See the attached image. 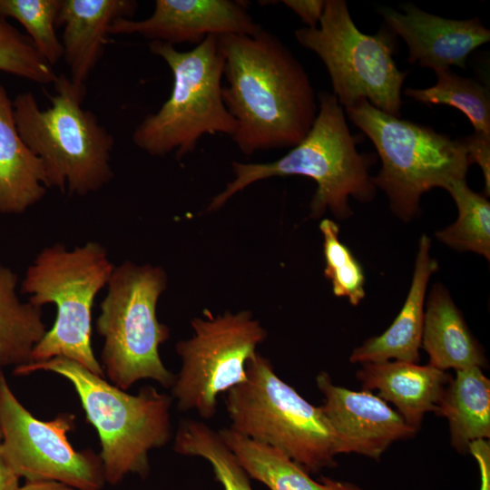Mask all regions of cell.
<instances>
[{
	"label": "cell",
	"mask_w": 490,
	"mask_h": 490,
	"mask_svg": "<svg viewBox=\"0 0 490 490\" xmlns=\"http://www.w3.org/2000/svg\"><path fill=\"white\" fill-rule=\"evenodd\" d=\"M226 108L237 123L231 137L247 156L292 148L310 131L318 103L309 75L291 51L262 28L254 35L221 34Z\"/></svg>",
	"instance_id": "obj_1"
},
{
	"label": "cell",
	"mask_w": 490,
	"mask_h": 490,
	"mask_svg": "<svg viewBox=\"0 0 490 490\" xmlns=\"http://www.w3.org/2000/svg\"><path fill=\"white\" fill-rule=\"evenodd\" d=\"M318 103L310 131L283 157L271 162H233V181L211 200L208 211L220 209L253 182L288 175H301L316 181L317 190L309 205L312 218L322 216L327 210L338 220L350 217L349 197L364 203L372 201L377 188L368 169L375 155L358 152L357 138L351 134L344 109L333 93H319Z\"/></svg>",
	"instance_id": "obj_2"
},
{
	"label": "cell",
	"mask_w": 490,
	"mask_h": 490,
	"mask_svg": "<svg viewBox=\"0 0 490 490\" xmlns=\"http://www.w3.org/2000/svg\"><path fill=\"white\" fill-rule=\"evenodd\" d=\"M50 106L42 109L30 92L13 100L17 131L42 161L48 188L85 196L113 178L111 156L114 138L96 115L83 108L86 88L74 85L64 74L57 75Z\"/></svg>",
	"instance_id": "obj_3"
},
{
	"label": "cell",
	"mask_w": 490,
	"mask_h": 490,
	"mask_svg": "<svg viewBox=\"0 0 490 490\" xmlns=\"http://www.w3.org/2000/svg\"><path fill=\"white\" fill-rule=\"evenodd\" d=\"M49 371L66 378L78 394L86 420L99 435L105 481L116 485L129 474L146 478L149 452L171 438L172 398L153 387L131 395L71 359L57 357L15 367L16 376Z\"/></svg>",
	"instance_id": "obj_4"
},
{
	"label": "cell",
	"mask_w": 490,
	"mask_h": 490,
	"mask_svg": "<svg viewBox=\"0 0 490 490\" xmlns=\"http://www.w3.org/2000/svg\"><path fill=\"white\" fill-rule=\"evenodd\" d=\"M114 267L105 248L96 241L72 250L56 243L36 255L25 271L21 291L36 307L54 304L57 314L53 327L34 346L31 362L63 357L104 377L92 347V310Z\"/></svg>",
	"instance_id": "obj_5"
},
{
	"label": "cell",
	"mask_w": 490,
	"mask_h": 490,
	"mask_svg": "<svg viewBox=\"0 0 490 490\" xmlns=\"http://www.w3.org/2000/svg\"><path fill=\"white\" fill-rule=\"evenodd\" d=\"M151 52L170 67L173 83L170 97L148 114L132 132V142L152 156L175 152L178 160L195 150L205 134L235 133L237 123L222 98L224 57L218 35L210 34L192 50L153 41Z\"/></svg>",
	"instance_id": "obj_6"
},
{
	"label": "cell",
	"mask_w": 490,
	"mask_h": 490,
	"mask_svg": "<svg viewBox=\"0 0 490 490\" xmlns=\"http://www.w3.org/2000/svg\"><path fill=\"white\" fill-rule=\"evenodd\" d=\"M374 144L381 169L372 177L392 212L410 221L421 212V196L466 178L469 162L461 141L381 112L362 99L345 110Z\"/></svg>",
	"instance_id": "obj_7"
},
{
	"label": "cell",
	"mask_w": 490,
	"mask_h": 490,
	"mask_svg": "<svg viewBox=\"0 0 490 490\" xmlns=\"http://www.w3.org/2000/svg\"><path fill=\"white\" fill-rule=\"evenodd\" d=\"M246 374L227 392L230 427L282 452L309 474L336 466L338 442L321 406L308 402L258 353L247 362Z\"/></svg>",
	"instance_id": "obj_8"
},
{
	"label": "cell",
	"mask_w": 490,
	"mask_h": 490,
	"mask_svg": "<svg viewBox=\"0 0 490 490\" xmlns=\"http://www.w3.org/2000/svg\"><path fill=\"white\" fill-rule=\"evenodd\" d=\"M101 303L96 330L103 338L102 368L122 390L142 379L170 388L175 381L162 363L159 348L170 338L158 320L157 302L167 287L162 268L124 261L115 266Z\"/></svg>",
	"instance_id": "obj_9"
},
{
	"label": "cell",
	"mask_w": 490,
	"mask_h": 490,
	"mask_svg": "<svg viewBox=\"0 0 490 490\" xmlns=\"http://www.w3.org/2000/svg\"><path fill=\"white\" fill-rule=\"evenodd\" d=\"M294 34L324 64L344 110L365 99L385 113L401 116L407 72H401L393 59L396 35L387 26L366 34L353 22L345 0H326L318 25L297 29Z\"/></svg>",
	"instance_id": "obj_10"
},
{
	"label": "cell",
	"mask_w": 490,
	"mask_h": 490,
	"mask_svg": "<svg viewBox=\"0 0 490 490\" xmlns=\"http://www.w3.org/2000/svg\"><path fill=\"white\" fill-rule=\"evenodd\" d=\"M191 325L192 336L176 344L182 364L172 394L179 410H195L210 419L217 412L219 396L246 380L247 362L267 331L247 310L217 316L206 310Z\"/></svg>",
	"instance_id": "obj_11"
},
{
	"label": "cell",
	"mask_w": 490,
	"mask_h": 490,
	"mask_svg": "<svg viewBox=\"0 0 490 490\" xmlns=\"http://www.w3.org/2000/svg\"><path fill=\"white\" fill-rule=\"evenodd\" d=\"M74 416L60 413L51 421L34 417L0 377V456L27 482L53 481L75 490H101L103 462L91 449L76 451L67 438Z\"/></svg>",
	"instance_id": "obj_12"
},
{
	"label": "cell",
	"mask_w": 490,
	"mask_h": 490,
	"mask_svg": "<svg viewBox=\"0 0 490 490\" xmlns=\"http://www.w3.org/2000/svg\"><path fill=\"white\" fill-rule=\"evenodd\" d=\"M261 30L243 1L156 0L149 17L119 18L111 26L110 34H139L151 42L172 45H198L210 34L254 35Z\"/></svg>",
	"instance_id": "obj_13"
},
{
	"label": "cell",
	"mask_w": 490,
	"mask_h": 490,
	"mask_svg": "<svg viewBox=\"0 0 490 490\" xmlns=\"http://www.w3.org/2000/svg\"><path fill=\"white\" fill-rule=\"evenodd\" d=\"M324 397L321 406L337 438L339 454L378 460L391 444L416 431L385 400L370 391H354L333 384L327 372L316 377Z\"/></svg>",
	"instance_id": "obj_14"
},
{
	"label": "cell",
	"mask_w": 490,
	"mask_h": 490,
	"mask_svg": "<svg viewBox=\"0 0 490 490\" xmlns=\"http://www.w3.org/2000/svg\"><path fill=\"white\" fill-rule=\"evenodd\" d=\"M402 10L382 7L378 12L389 30L407 44V61L434 72L451 65L466 68L469 54L490 40V31L478 18H444L412 4L403 5Z\"/></svg>",
	"instance_id": "obj_15"
},
{
	"label": "cell",
	"mask_w": 490,
	"mask_h": 490,
	"mask_svg": "<svg viewBox=\"0 0 490 490\" xmlns=\"http://www.w3.org/2000/svg\"><path fill=\"white\" fill-rule=\"evenodd\" d=\"M137 5L132 0H62L57 26L64 28L63 58L74 85L85 88L103 54L113 22L132 18Z\"/></svg>",
	"instance_id": "obj_16"
},
{
	"label": "cell",
	"mask_w": 490,
	"mask_h": 490,
	"mask_svg": "<svg viewBox=\"0 0 490 490\" xmlns=\"http://www.w3.org/2000/svg\"><path fill=\"white\" fill-rule=\"evenodd\" d=\"M431 239H419L411 285L404 305L390 327L355 348L351 363L383 362L391 359L417 363L424 326L427 285L437 270V261L430 254Z\"/></svg>",
	"instance_id": "obj_17"
},
{
	"label": "cell",
	"mask_w": 490,
	"mask_h": 490,
	"mask_svg": "<svg viewBox=\"0 0 490 490\" xmlns=\"http://www.w3.org/2000/svg\"><path fill=\"white\" fill-rule=\"evenodd\" d=\"M363 390L378 391L406 423L417 431L428 412H436L451 376L429 364L388 360L364 363L356 374Z\"/></svg>",
	"instance_id": "obj_18"
},
{
	"label": "cell",
	"mask_w": 490,
	"mask_h": 490,
	"mask_svg": "<svg viewBox=\"0 0 490 490\" xmlns=\"http://www.w3.org/2000/svg\"><path fill=\"white\" fill-rule=\"evenodd\" d=\"M47 188L44 164L21 138L13 101L0 83V213L24 212L43 199Z\"/></svg>",
	"instance_id": "obj_19"
},
{
	"label": "cell",
	"mask_w": 490,
	"mask_h": 490,
	"mask_svg": "<svg viewBox=\"0 0 490 490\" xmlns=\"http://www.w3.org/2000/svg\"><path fill=\"white\" fill-rule=\"evenodd\" d=\"M426 299L421 347L428 364L443 371L486 367L482 348L446 288L434 284Z\"/></svg>",
	"instance_id": "obj_20"
},
{
	"label": "cell",
	"mask_w": 490,
	"mask_h": 490,
	"mask_svg": "<svg viewBox=\"0 0 490 490\" xmlns=\"http://www.w3.org/2000/svg\"><path fill=\"white\" fill-rule=\"evenodd\" d=\"M436 415L447 419L450 442L461 454L469 445L490 437V380L482 368L456 370L439 400Z\"/></svg>",
	"instance_id": "obj_21"
},
{
	"label": "cell",
	"mask_w": 490,
	"mask_h": 490,
	"mask_svg": "<svg viewBox=\"0 0 490 490\" xmlns=\"http://www.w3.org/2000/svg\"><path fill=\"white\" fill-rule=\"evenodd\" d=\"M219 433L250 477L270 490H363L351 482L326 476L314 480L282 452L251 440L230 426L221 428Z\"/></svg>",
	"instance_id": "obj_22"
},
{
	"label": "cell",
	"mask_w": 490,
	"mask_h": 490,
	"mask_svg": "<svg viewBox=\"0 0 490 490\" xmlns=\"http://www.w3.org/2000/svg\"><path fill=\"white\" fill-rule=\"evenodd\" d=\"M17 283L15 272L0 264V368L31 362L34 346L46 332L42 308L23 302Z\"/></svg>",
	"instance_id": "obj_23"
},
{
	"label": "cell",
	"mask_w": 490,
	"mask_h": 490,
	"mask_svg": "<svg viewBox=\"0 0 490 490\" xmlns=\"http://www.w3.org/2000/svg\"><path fill=\"white\" fill-rule=\"evenodd\" d=\"M446 191L457 208V219L437 230L436 238L457 250L475 252L490 260V202L469 188L466 179L452 182Z\"/></svg>",
	"instance_id": "obj_24"
},
{
	"label": "cell",
	"mask_w": 490,
	"mask_h": 490,
	"mask_svg": "<svg viewBox=\"0 0 490 490\" xmlns=\"http://www.w3.org/2000/svg\"><path fill=\"white\" fill-rule=\"evenodd\" d=\"M173 449L176 453L205 459L212 467L215 480L223 490H253L250 475L233 452L216 432L205 423L193 419L180 422Z\"/></svg>",
	"instance_id": "obj_25"
},
{
	"label": "cell",
	"mask_w": 490,
	"mask_h": 490,
	"mask_svg": "<svg viewBox=\"0 0 490 490\" xmlns=\"http://www.w3.org/2000/svg\"><path fill=\"white\" fill-rule=\"evenodd\" d=\"M435 85L407 88L404 94L426 105L455 107L466 115L475 132L490 137V99L487 89L472 78L463 77L450 69L435 71Z\"/></svg>",
	"instance_id": "obj_26"
},
{
	"label": "cell",
	"mask_w": 490,
	"mask_h": 490,
	"mask_svg": "<svg viewBox=\"0 0 490 490\" xmlns=\"http://www.w3.org/2000/svg\"><path fill=\"white\" fill-rule=\"evenodd\" d=\"M62 0H0V15L19 22L36 51L52 67L64 57L56 34Z\"/></svg>",
	"instance_id": "obj_27"
},
{
	"label": "cell",
	"mask_w": 490,
	"mask_h": 490,
	"mask_svg": "<svg viewBox=\"0 0 490 490\" xmlns=\"http://www.w3.org/2000/svg\"><path fill=\"white\" fill-rule=\"evenodd\" d=\"M323 236L324 275L330 280L333 294L358 306L366 296L365 274L350 250L339 240L338 225L330 219L319 223Z\"/></svg>",
	"instance_id": "obj_28"
},
{
	"label": "cell",
	"mask_w": 490,
	"mask_h": 490,
	"mask_svg": "<svg viewBox=\"0 0 490 490\" xmlns=\"http://www.w3.org/2000/svg\"><path fill=\"white\" fill-rule=\"evenodd\" d=\"M0 71L37 84L54 83L57 74L26 34L0 15Z\"/></svg>",
	"instance_id": "obj_29"
},
{
	"label": "cell",
	"mask_w": 490,
	"mask_h": 490,
	"mask_svg": "<svg viewBox=\"0 0 490 490\" xmlns=\"http://www.w3.org/2000/svg\"><path fill=\"white\" fill-rule=\"evenodd\" d=\"M469 164L480 166L485 179V195L490 194V137L474 132L461 139Z\"/></svg>",
	"instance_id": "obj_30"
},
{
	"label": "cell",
	"mask_w": 490,
	"mask_h": 490,
	"mask_svg": "<svg viewBox=\"0 0 490 490\" xmlns=\"http://www.w3.org/2000/svg\"><path fill=\"white\" fill-rule=\"evenodd\" d=\"M282 3L297 14L309 28L318 25L326 0H283Z\"/></svg>",
	"instance_id": "obj_31"
},
{
	"label": "cell",
	"mask_w": 490,
	"mask_h": 490,
	"mask_svg": "<svg viewBox=\"0 0 490 490\" xmlns=\"http://www.w3.org/2000/svg\"><path fill=\"white\" fill-rule=\"evenodd\" d=\"M475 459L480 473L479 490H490V443L486 439L473 441L468 447Z\"/></svg>",
	"instance_id": "obj_32"
},
{
	"label": "cell",
	"mask_w": 490,
	"mask_h": 490,
	"mask_svg": "<svg viewBox=\"0 0 490 490\" xmlns=\"http://www.w3.org/2000/svg\"><path fill=\"white\" fill-rule=\"evenodd\" d=\"M20 477L0 456V490H17Z\"/></svg>",
	"instance_id": "obj_33"
},
{
	"label": "cell",
	"mask_w": 490,
	"mask_h": 490,
	"mask_svg": "<svg viewBox=\"0 0 490 490\" xmlns=\"http://www.w3.org/2000/svg\"><path fill=\"white\" fill-rule=\"evenodd\" d=\"M17 490H75L66 485L53 481L26 482Z\"/></svg>",
	"instance_id": "obj_34"
},
{
	"label": "cell",
	"mask_w": 490,
	"mask_h": 490,
	"mask_svg": "<svg viewBox=\"0 0 490 490\" xmlns=\"http://www.w3.org/2000/svg\"><path fill=\"white\" fill-rule=\"evenodd\" d=\"M2 374L3 373L0 371V377H1ZM1 439H2V433H1V426H0V442H1Z\"/></svg>",
	"instance_id": "obj_35"
}]
</instances>
